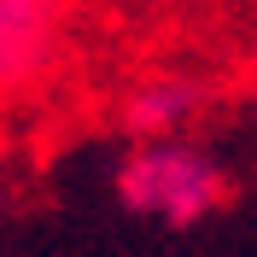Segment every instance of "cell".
I'll list each match as a JSON object with an SVG mask.
<instances>
[{"label": "cell", "mask_w": 257, "mask_h": 257, "mask_svg": "<svg viewBox=\"0 0 257 257\" xmlns=\"http://www.w3.org/2000/svg\"><path fill=\"white\" fill-rule=\"evenodd\" d=\"M64 0H0V94H24L53 70Z\"/></svg>", "instance_id": "obj_2"}, {"label": "cell", "mask_w": 257, "mask_h": 257, "mask_svg": "<svg viewBox=\"0 0 257 257\" xmlns=\"http://www.w3.org/2000/svg\"><path fill=\"white\" fill-rule=\"evenodd\" d=\"M210 88L193 76H146L123 94V128L135 141H170V135H187L205 111Z\"/></svg>", "instance_id": "obj_3"}, {"label": "cell", "mask_w": 257, "mask_h": 257, "mask_svg": "<svg viewBox=\"0 0 257 257\" xmlns=\"http://www.w3.org/2000/svg\"><path fill=\"white\" fill-rule=\"evenodd\" d=\"M228 170L187 135L170 141H135L117 158V205L158 228H199L228 205Z\"/></svg>", "instance_id": "obj_1"}]
</instances>
